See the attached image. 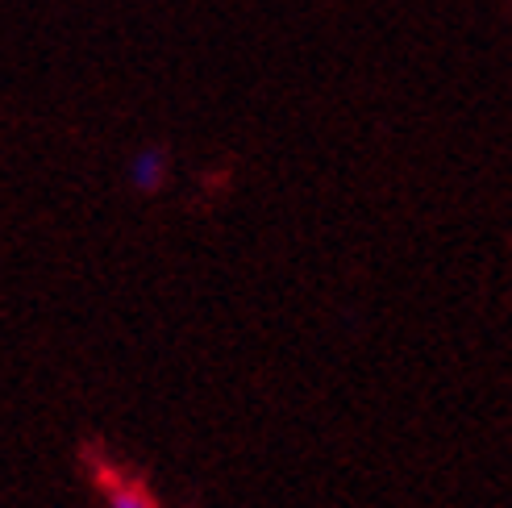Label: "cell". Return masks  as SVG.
Returning a JSON list of instances; mask_svg holds the SVG:
<instances>
[{"label":"cell","instance_id":"cell-1","mask_svg":"<svg viewBox=\"0 0 512 508\" xmlns=\"http://www.w3.org/2000/svg\"><path fill=\"white\" fill-rule=\"evenodd\" d=\"M171 175V155L163 146H142L138 155L130 159V184L138 192H159Z\"/></svg>","mask_w":512,"mask_h":508},{"label":"cell","instance_id":"cell-2","mask_svg":"<svg viewBox=\"0 0 512 508\" xmlns=\"http://www.w3.org/2000/svg\"><path fill=\"white\" fill-rule=\"evenodd\" d=\"M105 496H109V508H155V500L134 484H109Z\"/></svg>","mask_w":512,"mask_h":508}]
</instances>
